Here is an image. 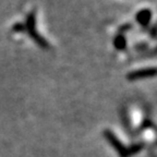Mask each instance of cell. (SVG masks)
I'll return each instance as SVG.
<instances>
[{
  "label": "cell",
  "instance_id": "3",
  "mask_svg": "<svg viewBox=\"0 0 157 157\" xmlns=\"http://www.w3.org/2000/svg\"><path fill=\"white\" fill-rule=\"evenodd\" d=\"M155 74H156V69L152 67V68H144L141 70H135V71L130 72V73H128L127 78L129 81H136L140 78H152V76H155Z\"/></svg>",
  "mask_w": 157,
  "mask_h": 157
},
{
  "label": "cell",
  "instance_id": "4",
  "mask_svg": "<svg viewBox=\"0 0 157 157\" xmlns=\"http://www.w3.org/2000/svg\"><path fill=\"white\" fill-rule=\"evenodd\" d=\"M152 11L150 9H143L140 10L139 12L135 14V20L136 22L143 27H146L147 25L151 23V20H152Z\"/></svg>",
  "mask_w": 157,
  "mask_h": 157
},
{
  "label": "cell",
  "instance_id": "7",
  "mask_svg": "<svg viewBox=\"0 0 157 157\" xmlns=\"http://www.w3.org/2000/svg\"><path fill=\"white\" fill-rule=\"evenodd\" d=\"M132 29V25L131 24H124V25H121L120 27H119V33L120 34H123V32H125V31H129V29Z\"/></svg>",
  "mask_w": 157,
  "mask_h": 157
},
{
  "label": "cell",
  "instance_id": "8",
  "mask_svg": "<svg viewBox=\"0 0 157 157\" xmlns=\"http://www.w3.org/2000/svg\"><path fill=\"white\" fill-rule=\"evenodd\" d=\"M151 36H152V38L156 37V26L155 25H153L152 29H151Z\"/></svg>",
  "mask_w": 157,
  "mask_h": 157
},
{
  "label": "cell",
  "instance_id": "5",
  "mask_svg": "<svg viewBox=\"0 0 157 157\" xmlns=\"http://www.w3.org/2000/svg\"><path fill=\"white\" fill-rule=\"evenodd\" d=\"M113 46L118 50H124L127 47V39L124 35L118 33V35H116V37L113 38Z\"/></svg>",
  "mask_w": 157,
  "mask_h": 157
},
{
  "label": "cell",
  "instance_id": "1",
  "mask_svg": "<svg viewBox=\"0 0 157 157\" xmlns=\"http://www.w3.org/2000/svg\"><path fill=\"white\" fill-rule=\"evenodd\" d=\"M25 32H27L29 36L42 48H48L49 43L46 39L39 34V32L36 29V12L32 11L26 15V20H25Z\"/></svg>",
  "mask_w": 157,
  "mask_h": 157
},
{
  "label": "cell",
  "instance_id": "6",
  "mask_svg": "<svg viewBox=\"0 0 157 157\" xmlns=\"http://www.w3.org/2000/svg\"><path fill=\"white\" fill-rule=\"evenodd\" d=\"M12 29L14 32H25V26L23 23H15V24L13 25Z\"/></svg>",
  "mask_w": 157,
  "mask_h": 157
},
{
  "label": "cell",
  "instance_id": "2",
  "mask_svg": "<svg viewBox=\"0 0 157 157\" xmlns=\"http://www.w3.org/2000/svg\"><path fill=\"white\" fill-rule=\"evenodd\" d=\"M104 135L106 136V139L108 140V142L113 145V147L118 152V154L120 155V157H129L131 155L130 150H128L123 146V144L118 140V137L113 134V132H110L109 130L104 131Z\"/></svg>",
  "mask_w": 157,
  "mask_h": 157
}]
</instances>
